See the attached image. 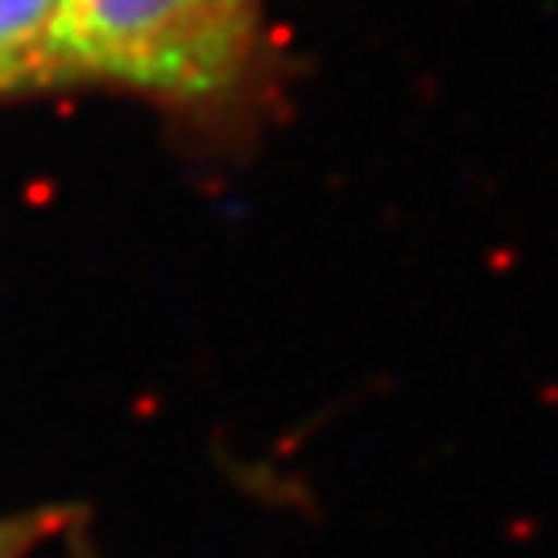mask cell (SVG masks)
<instances>
[{"instance_id":"cell-3","label":"cell","mask_w":558,"mask_h":558,"mask_svg":"<svg viewBox=\"0 0 558 558\" xmlns=\"http://www.w3.org/2000/svg\"><path fill=\"white\" fill-rule=\"evenodd\" d=\"M54 521L46 513H34V518H13V521H0V558H21L29 555V546L38 538L50 534Z\"/></svg>"},{"instance_id":"cell-1","label":"cell","mask_w":558,"mask_h":558,"mask_svg":"<svg viewBox=\"0 0 558 558\" xmlns=\"http://www.w3.org/2000/svg\"><path fill=\"white\" fill-rule=\"evenodd\" d=\"M62 80L179 104H236L265 66V0H66Z\"/></svg>"},{"instance_id":"cell-2","label":"cell","mask_w":558,"mask_h":558,"mask_svg":"<svg viewBox=\"0 0 558 558\" xmlns=\"http://www.w3.org/2000/svg\"><path fill=\"white\" fill-rule=\"evenodd\" d=\"M62 9L66 0H0V92L62 80Z\"/></svg>"}]
</instances>
